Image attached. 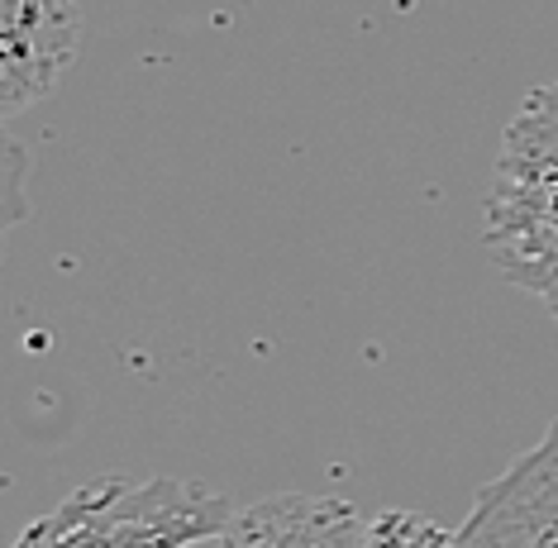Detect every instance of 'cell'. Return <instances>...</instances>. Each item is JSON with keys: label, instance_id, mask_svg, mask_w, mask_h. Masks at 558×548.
<instances>
[{"label": "cell", "instance_id": "6", "mask_svg": "<svg viewBox=\"0 0 558 548\" xmlns=\"http://www.w3.org/2000/svg\"><path fill=\"white\" fill-rule=\"evenodd\" d=\"M363 548H459V534L415 511H387L367 525Z\"/></svg>", "mask_w": 558, "mask_h": 548}, {"label": "cell", "instance_id": "1", "mask_svg": "<svg viewBox=\"0 0 558 548\" xmlns=\"http://www.w3.org/2000/svg\"><path fill=\"white\" fill-rule=\"evenodd\" d=\"M487 253L506 282L558 320V72L520 100L501 134L487 186Z\"/></svg>", "mask_w": 558, "mask_h": 548}, {"label": "cell", "instance_id": "3", "mask_svg": "<svg viewBox=\"0 0 558 548\" xmlns=\"http://www.w3.org/2000/svg\"><path fill=\"white\" fill-rule=\"evenodd\" d=\"M459 548H558V419L525 458L482 487Z\"/></svg>", "mask_w": 558, "mask_h": 548}, {"label": "cell", "instance_id": "2", "mask_svg": "<svg viewBox=\"0 0 558 548\" xmlns=\"http://www.w3.org/2000/svg\"><path fill=\"white\" fill-rule=\"evenodd\" d=\"M234 520V506L201 482H86L39 515L15 548H192Z\"/></svg>", "mask_w": 558, "mask_h": 548}, {"label": "cell", "instance_id": "4", "mask_svg": "<svg viewBox=\"0 0 558 548\" xmlns=\"http://www.w3.org/2000/svg\"><path fill=\"white\" fill-rule=\"evenodd\" d=\"M82 44L77 0H0V106L20 114L53 96Z\"/></svg>", "mask_w": 558, "mask_h": 548}, {"label": "cell", "instance_id": "5", "mask_svg": "<svg viewBox=\"0 0 558 548\" xmlns=\"http://www.w3.org/2000/svg\"><path fill=\"white\" fill-rule=\"evenodd\" d=\"M373 520L335 491H277L234 511L192 548H363Z\"/></svg>", "mask_w": 558, "mask_h": 548}]
</instances>
